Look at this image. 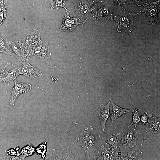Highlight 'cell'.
<instances>
[{"label": "cell", "mask_w": 160, "mask_h": 160, "mask_svg": "<svg viewBox=\"0 0 160 160\" xmlns=\"http://www.w3.org/2000/svg\"><path fill=\"white\" fill-rule=\"evenodd\" d=\"M77 144L84 150L85 159L95 157L99 141L95 130L92 126L86 127L76 137Z\"/></svg>", "instance_id": "1"}, {"label": "cell", "mask_w": 160, "mask_h": 160, "mask_svg": "<svg viewBox=\"0 0 160 160\" xmlns=\"http://www.w3.org/2000/svg\"><path fill=\"white\" fill-rule=\"evenodd\" d=\"M140 12L136 13H131L125 7H118L115 10L113 18L117 26V31L119 33L123 31L131 35L136 26L133 19Z\"/></svg>", "instance_id": "2"}, {"label": "cell", "mask_w": 160, "mask_h": 160, "mask_svg": "<svg viewBox=\"0 0 160 160\" xmlns=\"http://www.w3.org/2000/svg\"><path fill=\"white\" fill-rule=\"evenodd\" d=\"M40 41V33L36 29L30 32L25 37L17 42L23 62L29 60L33 49Z\"/></svg>", "instance_id": "3"}, {"label": "cell", "mask_w": 160, "mask_h": 160, "mask_svg": "<svg viewBox=\"0 0 160 160\" xmlns=\"http://www.w3.org/2000/svg\"><path fill=\"white\" fill-rule=\"evenodd\" d=\"M118 7L109 0H101L92 6L91 11L96 20L109 21Z\"/></svg>", "instance_id": "4"}, {"label": "cell", "mask_w": 160, "mask_h": 160, "mask_svg": "<svg viewBox=\"0 0 160 160\" xmlns=\"http://www.w3.org/2000/svg\"><path fill=\"white\" fill-rule=\"evenodd\" d=\"M121 132H113L106 136L99 135V139L105 141L109 145L111 151L114 155L115 160H118L120 154V145L121 139Z\"/></svg>", "instance_id": "5"}, {"label": "cell", "mask_w": 160, "mask_h": 160, "mask_svg": "<svg viewBox=\"0 0 160 160\" xmlns=\"http://www.w3.org/2000/svg\"><path fill=\"white\" fill-rule=\"evenodd\" d=\"M143 6L144 8L140 12L141 14L145 13L151 24L156 25L157 22L158 15L160 10V0L153 2H148L147 1Z\"/></svg>", "instance_id": "6"}, {"label": "cell", "mask_w": 160, "mask_h": 160, "mask_svg": "<svg viewBox=\"0 0 160 160\" xmlns=\"http://www.w3.org/2000/svg\"><path fill=\"white\" fill-rule=\"evenodd\" d=\"M75 9L74 17L78 20H86L89 13L91 11L92 6L86 0H73Z\"/></svg>", "instance_id": "7"}, {"label": "cell", "mask_w": 160, "mask_h": 160, "mask_svg": "<svg viewBox=\"0 0 160 160\" xmlns=\"http://www.w3.org/2000/svg\"><path fill=\"white\" fill-rule=\"evenodd\" d=\"M139 133L136 129L129 130H125L122 134L120 144V149L123 148L129 147L130 151L135 147Z\"/></svg>", "instance_id": "8"}, {"label": "cell", "mask_w": 160, "mask_h": 160, "mask_svg": "<svg viewBox=\"0 0 160 160\" xmlns=\"http://www.w3.org/2000/svg\"><path fill=\"white\" fill-rule=\"evenodd\" d=\"M50 155L47 158V160H79L78 158L72 153L69 146L65 148L56 150L53 149L50 150Z\"/></svg>", "instance_id": "9"}, {"label": "cell", "mask_w": 160, "mask_h": 160, "mask_svg": "<svg viewBox=\"0 0 160 160\" xmlns=\"http://www.w3.org/2000/svg\"><path fill=\"white\" fill-rule=\"evenodd\" d=\"M51 55L48 42L41 41L35 48L32 54V55L43 61L49 60Z\"/></svg>", "instance_id": "10"}, {"label": "cell", "mask_w": 160, "mask_h": 160, "mask_svg": "<svg viewBox=\"0 0 160 160\" xmlns=\"http://www.w3.org/2000/svg\"><path fill=\"white\" fill-rule=\"evenodd\" d=\"M146 126L143 132L144 141L147 136L160 133V118L156 117L152 113H150L148 115V121Z\"/></svg>", "instance_id": "11"}, {"label": "cell", "mask_w": 160, "mask_h": 160, "mask_svg": "<svg viewBox=\"0 0 160 160\" xmlns=\"http://www.w3.org/2000/svg\"><path fill=\"white\" fill-rule=\"evenodd\" d=\"M14 85L12 92L10 103L14 106L15 101L18 97L21 94L30 91L32 88V85L28 83H24L14 80Z\"/></svg>", "instance_id": "12"}, {"label": "cell", "mask_w": 160, "mask_h": 160, "mask_svg": "<svg viewBox=\"0 0 160 160\" xmlns=\"http://www.w3.org/2000/svg\"><path fill=\"white\" fill-rule=\"evenodd\" d=\"M18 68L20 75L24 76L30 80L41 76L42 74L40 71L29 63L28 60L24 61L22 65Z\"/></svg>", "instance_id": "13"}, {"label": "cell", "mask_w": 160, "mask_h": 160, "mask_svg": "<svg viewBox=\"0 0 160 160\" xmlns=\"http://www.w3.org/2000/svg\"><path fill=\"white\" fill-rule=\"evenodd\" d=\"M67 15H65L64 17L60 27V30L66 32H70L73 31L79 24L84 25L86 21L82 23L79 22L77 18L71 17L67 12Z\"/></svg>", "instance_id": "14"}, {"label": "cell", "mask_w": 160, "mask_h": 160, "mask_svg": "<svg viewBox=\"0 0 160 160\" xmlns=\"http://www.w3.org/2000/svg\"><path fill=\"white\" fill-rule=\"evenodd\" d=\"M95 157L97 160H115L114 155L107 143L97 149Z\"/></svg>", "instance_id": "15"}, {"label": "cell", "mask_w": 160, "mask_h": 160, "mask_svg": "<svg viewBox=\"0 0 160 160\" xmlns=\"http://www.w3.org/2000/svg\"><path fill=\"white\" fill-rule=\"evenodd\" d=\"M109 101L112 106L113 110L111 116V122L107 126L111 127L113 126V122L117 118L126 113L132 112V109L121 108L116 104L111 99Z\"/></svg>", "instance_id": "16"}, {"label": "cell", "mask_w": 160, "mask_h": 160, "mask_svg": "<svg viewBox=\"0 0 160 160\" xmlns=\"http://www.w3.org/2000/svg\"><path fill=\"white\" fill-rule=\"evenodd\" d=\"M111 105L109 101L105 105L101 104L100 105L101 111L99 114L98 116L100 121L101 127L103 132H105L106 124L108 119L110 116L109 107Z\"/></svg>", "instance_id": "17"}, {"label": "cell", "mask_w": 160, "mask_h": 160, "mask_svg": "<svg viewBox=\"0 0 160 160\" xmlns=\"http://www.w3.org/2000/svg\"><path fill=\"white\" fill-rule=\"evenodd\" d=\"M20 75L18 67L13 65L12 69L5 70L4 78L0 83L8 82L14 81Z\"/></svg>", "instance_id": "18"}, {"label": "cell", "mask_w": 160, "mask_h": 160, "mask_svg": "<svg viewBox=\"0 0 160 160\" xmlns=\"http://www.w3.org/2000/svg\"><path fill=\"white\" fill-rule=\"evenodd\" d=\"M8 43L10 52V55L16 58L20 62L23 63V61L21 53L17 44L12 42Z\"/></svg>", "instance_id": "19"}, {"label": "cell", "mask_w": 160, "mask_h": 160, "mask_svg": "<svg viewBox=\"0 0 160 160\" xmlns=\"http://www.w3.org/2000/svg\"><path fill=\"white\" fill-rule=\"evenodd\" d=\"M142 153L140 150L137 151H130L129 152H124L120 153L118 160H137L142 155Z\"/></svg>", "instance_id": "20"}, {"label": "cell", "mask_w": 160, "mask_h": 160, "mask_svg": "<svg viewBox=\"0 0 160 160\" xmlns=\"http://www.w3.org/2000/svg\"><path fill=\"white\" fill-rule=\"evenodd\" d=\"M132 119L131 123L128 126V127L129 128L132 125L134 126V129H136V127L138 126L140 124V113L138 109L135 108L132 109Z\"/></svg>", "instance_id": "21"}, {"label": "cell", "mask_w": 160, "mask_h": 160, "mask_svg": "<svg viewBox=\"0 0 160 160\" xmlns=\"http://www.w3.org/2000/svg\"><path fill=\"white\" fill-rule=\"evenodd\" d=\"M67 0H49V3L51 6V9H58L63 8L67 10L65 2Z\"/></svg>", "instance_id": "22"}, {"label": "cell", "mask_w": 160, "mask_h": 160, "mask_svg": "<svg viewBox=\"0 0 160 160\" xmlns=\"http://www.w3.org/2000/svg\"><path fill=\"white\" fill-rule=\"evenodd\" d=\"M0 52L10 55L8 43L5 42L0 36Z\"/></svg>", "instance_id": "23"}, {"label": "cell", "mask_w": 160, "mask_h": 160, "mask_svg": "<svg viewBox=\"0 0 160 160\" xmlns=\"http://www.w3.org/2000/svg\"><path fill=\"white\" fill-rule=\"evenodd\" d=\"M118 7H124L129 4V0H109Z\"/></svg>", "instance_id": "24"}, {"label": "cell", "mask_w": 160, "mask_h": 160, "mask_svg": "<svg viewBox=\"0 0 160 160\" xmlns=\"http://www.w3.org/2000/svg\"><path fill=\"white\" fill-rule=\"evenodd\" d=\"M12 63L10 62L5 65H3L0 62V83L1 81L4 79V72L6 68Z\"/></svg>", "instance_id": "25"}, {"label": "cell", "mask_w": 160, "mask_h": 160, "mask_svg": "<svg viewBox=\"0 0 160 160\" xmlns=\"http://www.w3.org/2000/svg\"><path fill=\"white\" fill-rule=\"evenodd\" d=\"M140 120L143 124L147 125L148 121V114L146 111H144L142 112Z\"/></svg>", "instance_id": "26"}, {"label": "cell", "mask_w": 160, "mask_h": 160, "mask_svg": "<svg viewBox=\"0 0 160 160\" xmlns=\"http://www.w3.org/2000/svg\"><path fill=\"white\" fill-rule=\"evenodd\" d=\"M6 9H0V25H1L4 22L6 17Z\"/></svg>", "instance_id": "27"}, {"label": "cell", "mask_w": 160, "mask_h": 160, "mask_svg": "<svg viewBox=\"0 0 160 160\" xmlns=\"http://www.w3.org/2000/svg\"><path fill=\"white\" fill-rule=\"evenodd\" d=\"M147 1V0H129V3H134L138 6H141Z\"/></svg>", "instance_id": "28"}, {"label": "cell", "mask_w": 160, "mask_h": 160, "mask_svg": "<svg viewBox=\"0 0 160 160\" xmlns=\"http://www.w3.org/2000/svg\"><path fill=\"white\" fill-rule=\"evenodd\" d=\"M7 8V0H0V9Z\"/></svg>", "instance_id": "29"}, {"label": "cell", "mask_w": 160, "mask_h": 160, "mask_svg": "<svg viewBox=\"0 0 160 160\" xmlns=\"http://www.w3.org/2000/svg\"><path fill=\"white\" fill-rule=\"evenodd\" d=\"M90 4L92 5V6L100 1L101 0H86Z\"/></svg>", "instance_id": "30"}]
</instances>
